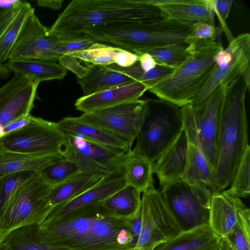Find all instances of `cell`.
<instances>
[{"label": "cell", "instance_id": "23", "mask_svg": "<svg viewBox=\"0 0 250 250\" xmlns=\"http://www.w3.org/2000/svg\"><path fill=\"white\" fill-rule=\"evenodd\" d=\"M111 176L109 173L98 169L85 168L65 181L53 187L48 199L51 211Z\"/></svg>", "mask_w": 250, "mask_h": 250}, {"label": "cell", "instance_id": "11", "mask_svg": "<svg viewBox=\"0 0 250 250\" xmlns=\"http://www.w3.org/2000/svg\"><path fill=\"white\" fill-rule=\"evenodd\" d=\"M147 100L138 99L83 113L87 121L128 140L132 145L145 118Z\"/></svg>", "mask_w": 250, "mask_h": 250}, {"label": "cell", "instance_id": "3", "mask_svg": "<svg viewBox=\"0 0 250 250\" xmlns=\"http://www.w3.org/2000/svg\"><path fill=\"white\" fill-rule=\"evenodd\" d=\"M194 23L166 16L147 21L120 22L86 29L84 34L96 42H107L140 53L170 44L186 42Z\"/></svg>", "mask_w": 250, "mask_h": 250}, {"label": "cell", "instance_id": "42", "mask_svg": "<svg viewBox=\"0 0 250 250\" xmlns=\"http://www.w3.org/2000/svg\"><path fill=\"white\" fill-rule=\"evenodd\" d=\"M95 42L86 35L73 39L62 40L59 46V52L62 56L74 52L85 50L90 48Z\"/></svg>", "mask_w": 250, "mask_h": 250}, {"label": "cell", "instance_id": "47", "mask_svg": "<svg viewBox=\"0 0 250 250\" xmlns=\"http://www.w3.org/2000/svg\"><path fill=\"white\" fill-rule=\"evenodd\" d=\"M63 0H38L37 4L38 6L52 9H60L62 7Z\"/></svg>", "mask_w": 250, "mask_h": 250}, {"label": "cell", "instance_id": "4", "mask_svg": "<svg viewBox=\"0 0 250 250\" xmlns=\"http://www.w3.org/2000/svg\"><path fill=\"white\" fill-rule=\"evenodd\" d=\"M187 59L169 76L148 90L161 100L179 107L191 104L207 83L215 66V58L224 49L220 43L205 41L187 42Z\"/></svg>", "mask_w": 250, "mask_h": 250}, {"label": "cell", "instance_id": "16", "mask_svg": "<svg viewBox=\"0 0 250 250\" xmlns=\"http://www.w3.org/2000/svg\"><path fill=\"white\" fill-rule=\"evenodd\" d=\"M183 125L188 140V152L186 167L182 180L190 185L211 190L213 170L204 153L192 119L185 117Z\"/></svg>", "mask_w": 250, "mask_h": 250}, {"label": "cell", "instance_id": "14", "mask_svg": "<svg viewBox=\"0 0 250 250\" xmlns=\"http://www.w3.org/2000/svg\"><path fill=\"white\" fill-rule=\"evenodd\" d=\"M65 133L68 141L66 156L77 161L84 168L98 169L112 176H122L123 160L126 152L80 136Z\"/></svg>", "mask_w": 250, "mask_h": 250}, {"label": "cell", "instance_id": "26", "mask_svg": "<svg viewBox=\"0 0 250 250\" xmlns=\"http://www.w3.org/2000/svg\"><path fill=\"white\" fill-rule=\"evenodd\" d=\"M221 238L212 231L208 224L181 231L154 250H218Z\"/></svg>", "mask_w": 250, "mask_h": 250}, {"label": "cell", "instance_id": "31", "mask_svg": "<svg viewBox=\"0 0 250 250\" xmlns=\"http://www.w3.org/2000/svg\"><path fill=\"white\" fill-rule=\"evenodd\" d=\"M141 193L134 187L125 184L106 199L102 205L112 216L129 220L137 214L141 208Z\"/></svg>", "mask_w": 250, "mask_h": 250}, {"label": "cell", "instance_id": "8", "mask_svg": "<svg viewBox=\"0 0 250 250\" xmlns=\"http://www.w3.org/2000/svg\"><path fill=\"white\" fill-rule=\"evenodd\" d=\"M181 231L208 224L211 190L190 185L182 179L160 190Z\"/></svg>", "mask_w": 250, "mask_h": 250}, {"label": "cell", "instance_id": "18", "mask_svg": "<svg viewBox=\"0 0 250 250\" xmlns=\"http://www.w3.org/2000/svg\"><path fill=\"white\" fill-rule=\"evenodd\" d=\"M146 90L147 88L145 84L135 81L88 96H83L76 101L75 106L77 110L83 113H88L140 99Z\"/></svg>", "mask_w": 250, "mask_h": 250}, {"label": "cell", "instance_id": "45", "mask_svg": "<svg viewBox=\"0 0 250 250\" xmlns=\"http://www.w3.org/2000/svg\"><path fill=\"white\" fill-rule=\"evenodd\" d=\"M208 1L214 10L215 14L217 15L219 20L222 26V29L223 27V29L226 31V21L229 17L233 0H208Z\"/></svg>", "mask_w": 250, "mask_h": 250}, {"label": "cell", "instance_id": "20", "mask_svg": "<svg viewBox=\"0 0 250 250\" xmlns=\"http://www.w3.org/2000/svg\"><path fill=\"white\" fill-rule=\"evenodd\" d=\"M188 140L185 130L153 164V171L161 187L182 179L185 171Z\"/></svg>", "mask_w": 250, "mask_h": 250}, {"label": "cell", "instance_id": "32", "mask_svg": "<svg viewBox=\"0 0 250 250\" xmlns=\"http://www.w3.org/2000/svg\"><path fill=\"white\" fill-rule=\"evenodd\" d=\"M60 158L27 155L0 149V178L25 170L39 172Z\"/></svg>", "mask_w": 250, "mask_h": 250}, {"label": "cell", "instance_id": "9", "mask_svg": "<svg viewBox=\"0 0 250 250\" xmlns=\"http://www.w3.org/2000/svg\"><path fill=\"white\" fill-rule=\"evenodd\" d=\"M103 202L73 211L55 220L43 221L38 234L51 250H80L91 224L104 208Z\"/></svg>", "mask_w": 250, "mask_h": 250}, {"label": "cell", "instance_id": "33", "mask_svg": "<svg viewBox=\"0 0 250 250\" xmlns=\"http://www.w3.org/2000/svg\"><path fill=\"white\" fill-rule=\"evenodd\" d=\"M39 84L31 82L14 93L3 104L0 108V128L23 115L31 114Z\"/></svg>", "mask_w": 250, "mask_h": 250}, {"label": "cell", "instance_id": "13", "mask_svg": "<svg viewBox=\"0 0 250 250\" xmlns=\"http://www.w3.org/2000/svg\"><path fill=\"white\" fill-rule=\"evenodd\" d=\"M229 84L225 82L220 84L202 108L196 109L192 105L197 135L213 173L217 162L221 117Z\"/></svg>", "mask_w": 250, "mask_h": 250}, {"label": "cell", "instance_id": "49", "mask_svg": "<svg viewBox=\"0 0 250 250\" xmlns=\"http://www.w3.org/2000/svg\"><path fill=\"white\" fill-rule=\"evenodd\" d=\"M11 72L6 63L0 62V79L6 77Z\"/></svg>", "mask_w": 250, "mask_h": 250}, {"label": "cell", "instance_id": "41", "mask_svg": "<svg viewBox=\"0 0 250 250\" xmlns=\"http://www.w3.org/2000/svg\"><path fill=\"white\" fill-rule=\"evenodd\" d=\"M223 31L222 28L216 27L205 22L193 23L190 35L187 41H205L215 42L216 38Z\"/></svg>", "mask_w": 250, "mask_h": 250}, {"label": "cell", "instance_id": "51", "mask_svg": "<svg viewBox=\"0 0 250 250\" xmlns=\"http://www.w3.org/2000/svg\"><path fill=\"white\" fill-rule=\"evenodd\" d=\"M134 250V248H130V249H127L126 250Z\"/></svg>", "mask_w": 250, "mask_h": 250}, {"label": "cell", "instance_id": "6", "mask_svg": "<svg viewBox=\"0 0 250 250\" xmlns=\"http://www.w3.org/2000/svg\"><path fill=\"white\" fill-rule=\"evenodd\" d=\"M147 102L135 147L154 163L178 137L184 125L181 108L162 100Z\"/></svg>", "mask_w": 250, "mask_h": 250}, {"label": "cell", "instance_id": "39", "mask_svg": "<svg viewBox=\"0 0 250 250\" xmlns=\"http://www.w3.org/2000/svg\"><path fill=\"white\" fill-rule=\"evenodd\" d=\"M235 250H250V209L246 206L239 212L236 223L227 238Z\"/></svg>", "mask_w": 250, "mask_h": 250}, {"label": "cell", "instance_id": "5", "mask_svg": "<svg viewBox=\"0 0 250 250\" xmlns=\"http://www.w3.org/2000/svg\"><path fill=\"white\" fill-rule=\"evenodd\" d=\"M53 188L39 172L23 183L12 195L0 217V240L17 228L41 225L51 211L48 199Z\"/></svg>", "mask_w": 250, "mask_h": 250}, {"label": "cell", "instance_id": "43", "mask_svg": "<svg viewBox=\"0 0 250 250\" xmlns=\"http://www.w3.org/2000/svg\"><path fill=\"white\" fill-rule=\"evenodd\" d=\"M31 82L19 74H15L0 87V108L14 93Z\"/></svg>", "mask_w": 250, "mask_h": 250}, {"label": "cell", "instance_id": "28", "mask_svg": "<svg viewBox=\"0 0 250 250\" xmlns=\"http://www.w3.org/2000/svg\"><path fill=\"white\" fill-rule=\"evenodd\" d=\"M153 164L135 147L125 153L122 166V176L125 184L134 187L142 193L154 186Z\"/></svg>", "mask_w": 250, "mask_h": 250}, {"label": "cell", "instance_id": "21", "mask_svg": "<svg viewBox=\"0 0 250 250\" xmlns=\"http://www.w3.org/2000/svg\"><path fill=\"white\" fill-rule=\"evenodd\" d=\"M35 9L25 0H18L8 9H0V62L8 60L11 50L26 20Z\"/></svg>", "mask_w": 250, "mask_h": 250}, {"label": "cell", "instance_id": "44", "mask_svg": "<svg viewBox=\"0 0 250 250\" xmlns=\"http://www.w3.org/2000/svg\"><path fill=\"white\" fill-rule=\"evenodd\" d=\"M59 64L74 73L78 79L83 78L88 72V67L81 64L78 59L69 54L61 56L58 60Z\"/></svg>", "mask_w": 250, "mask_h": 250}, {"label": "cell", "instance_id": "7", "mask_svg": "<svg viewBox=\"0 0 250 250\" xmlns=\"http://www.w3.org/2000/svg\"><path fill=\"white\" fill-rule=\"evenodd\" d=\"M0 149L33 155L66 157V134L58 122L32 117L23 127L0 138Z\"/></svg>", "mask_w": 250, "mask_h": 250}, {"label": "cell", "instance_id": "12", "mask_svg": "<svg viewBox=\"0 0 250 250\" xmlns=\"http://www.w3.org/2000/svg\"><path fill=\"white\" fill-rule=\"evenodd\" d=\"M62 40L49 33L33 12L26 20L11 50L8 60L36 59L56 61L61 57Z\"/></svg>", "mask_w": 250, "mask_h": 250}, {"label": "cell", "instance_id": "1", "mask_svg": "<svg viewBox=\"0 0 250 250\" xmlns=\"http://www.w3.org/2000/svg\"><path fill=\"white\" fill-rule=\"evenodd\" d=\"M167 16L149 0H74L49 28L62 40L85 35L86 29L101 25L147 22Z\"/></svg>", "mask_w": 250, "mask_h": 250}, {"label": "cell", "instance_id": "48", "mask_svg": "<svg viewBox=\"0 0 250 250\" xmlns=\"http://www.w3.org/2000/svg\"><path fill=\"white\" fill-rule=\"evenodd\" d=\"M218 250H235L227 238L221 237L219 244Z\"/></svg>", "mask_w": 250, "mask_h": 250}, {"label": "cell", "instance_id": "25", "mask_svg": "<svg viewBox=\"0 0 250 250\" xmlns=\"http://www.w3.org/2000/svg\"><path fill=\"white\" fill-rule=\"evenodd\" d=\"M149 0L172 19L187 22H205L215 25V13L208 0Z\"/></svg>", "mask_w": 250, "mask_h": 250}, {"label": "cell", "instance_id": "24", "mask_svg": "<svg viewBox=\"0 0 250 250\" xmlns=\"http://www.w3.org/2000/svg\"><path fill=\"white\" fill-rule=\"evenodd\" d=\"M125 185L122 176L108 177L76 198L53 209L44 221L55 220L73 211L102 203Z\"/></svg>", "mask_w": 250, "mask_h": 250}, {"label": "cell", "instance_id": "37", "mask_svg": "<svg viewBox=\"0 0 250 250\" xmlns=\"http://www.w3.org/2000/svg\"><path fill=\"white\" fill-rule=\"evenodd\" d=\"M142 53L150 54L157 64L176 68L188 57L190 47L186 42H181L146 50L140 53Z\"/></svg>", "mask_w": 250, "mask_h": 250}, {"label": "cell", "instance_id": "15", "mask_svg": "<svg viewBox=\"0 0 250 250\" xmlns=\"http://www.w3.org/2000/svg\"><path fill=\"white\" fill-rule=\"evenodd\" d=\"M232 41L234 50L230 62L225 67L215 66L207 83L190 104L195 108L204 106L220 84L225 82L230 83L250 67V34L241 33Z\"/></svg>", "mask_w": 250, "mask_h": 250}, {"label": "cell", "instance_id": "19", "mask_svg": "<svg viewBox=\"0 0 250 250\" xmlns=\"http://www.w3.org/2000/svg\"><path fill=\"white\" fill-rule=\"evenodd\" d=\"M246 207L241 198L226 190L213 193L208 224L220 237L227 238L234 228L240 211Z\"/></svg>", "mask_w": 250, "mask_h": 250}, {"label": "cell", "instance_id": "38", "mask_svg": "<svg viewBox=\"0 0 250 250\" xmlns=\"http://www.w3.org/2000/svg\"><path fill=\"white\" fill-rule=\"evenodd\" d=\"M227 190L240 198H247L250 195V147L245 152Z\"/></svg>", "mask_w": 250, "mask_h": 250}, {"label": "cell", "instance_id": "35", "mask_svg": "<svg viewBox=\"0 0 250 250\" xmlns=\"http://www.w3.org/2000/svg\"><path fill=\"white\" fill-rule=\"evenodd\" d=\"M85 169L77 161L69 157L60 158L42 168L39 173L49 185L54 187Z\"/></svg>", "mask_w": 250, "mask_h": 250}, {"label": "cell", "instance_id": "34", "mask_svg": "<svg viewBox=\"0 0 250 250\" xmlns=\"http://www.w3.org/2000/svg\"><path fill=\"white\" fill-rule=\"evenodd\" d=\"M39 225H29L17 228L0 240L10 250H51L39 237Z\"/></svg>", "mask_w": 250, "mask_h": 250}, {"label": "cell", "instance_id": "40", "mask_svg": "<svg viewBox=\"0 0 250 250\" xmlns=\"http://www.w3.org/2000/svg\"><path fill=\"white\" fill-rule=\"evenodd\" d=\"M38 172L25 170L0 178V217L16 190Z\"/></svg>", "mask_w": 250, "mask_h": 250}, {"label": "cell", "instance_id": "2", "mask_svg": "<svg viewBox=\"0 0 250 250\" xmlns=\"http://www.w3.org/2000/svg\"><path fill=\"white\" fill-rule=\"evenodd\" d=\"M248 89L242 75L229 85L218 135V157L211 182L213 193L224 190L232 179L247 149L248 123L245 105Z\"/></svg>", "mask_w": 250, "mask_h": 250}, {"label": "cell", "instance_id": "30", "mask_svg": "<svg viewBox=\"0 0 250 250\" xmlns=\"http://www.w3.org/2000/svg\"><path fill=\"white\" fill-rule=\"evenodd\" d=\"M69 54L92 64L108 65L115 64L122 67H127L134 64L139 59L137 53L98 42H96L88 49Z\"/></svg>", "mask_w": 250, "mask_h": 250}, {"label": "cell", "instance_id": "46", "mask_svg": "<svg viewBox=\"0 0 250 250\" xmlns=\"http://www.w3.org/2000/svg\"><path fill=\"white\" fill-rule=\"evenodd\" d=\"M138 55V62L141 68L145 72L154 68L157 63L154 59L147 53H137Z\"/></svg>", "mask_w": 250, "mask_h": 250}, {"label": "cell", "instance_id": "22", "mask_svg": "<svg viewBox=\"0 0 250 250\" xmlns=\"http://www.w3.org/2000/svg\"><path fill=\"white\" fill-rule=\"evenodd\" d=\"M66 133L80 136L95 142L127 152L132 144L127 139L102 126L91 123L82 115L65 117L58 122Z\"/></svg>", "mask_w": 250, "mask_h": 250}, {"label": "cell", "instance_id": "36", "mask_svg": "<svg viewBox=\"0 0 250 250\" xmlns=\"http://www.w3.org/2000/svg\"><path fill=\"white\" fill-rule=\"evenodd\" d=\"M115 69L125 74L135 81L145 84L147 90L172 74L176 68L164 65H157L152 69L145 72L137 61L134 64L122 67L115 64H111Z\"/></svg>", "mask_w": 250, "mask_h": 250}, {"label": "cell", "instance_id": "10", "mask_svg": "<svg viewBox=\"0 0 250 250\" xmlns=\"http://www.w3.org/2000/svg\"><path fill=\"white\" fill-rule=\"evenodd\" d=\"M140 235L133 250H154L181 229L159 189L154 186L142 193Z\"/></svg>", "mask_w": 250, "mask_h": 250}, {"label": "cell", "instance_id": "50", "mask_svg": "<svg viewBox=\"0 0 250 250\" xmlns=\"http://www.w3.org/2000/svg\"><path fill=\"white\" fill-rule=\"evenodd\" d=\"M0 250H10L0 240Z\"/></svg>", "mask_w": 250, "mask_h": 250}, {"label": "cell", "instance_id": "27", "mask_svg": "<svg viewBox=\"0 0 250 250\" xmlns=\"http://www.w3.org/2000/svg\"><path fill=\"white\" fill-rule=\"evenodd\" d=\"M88 72L81 79L77 78L83 96H88L112 87L125 85L135 81L110 65L90 64Z\"/></svg>", "mask_w": 250, "mask_h": 250}, {"label": "cell", "instance_id": "29", "mask_svg": "<svg viewBox=\"0 0 250 250\" xmlns=\"http://www.w3.org/2000/svg\"><path fill=\"white\" fill-rule=\"evenodd\" d=\"M12 72L29 81L40 83L51 80H62L67 70L56 61L36 59L8 60L6 63Z\"/></svg>", "mask_w": 250, "mask_h": 250}, {"label": "cell", "instance_id": "17", "mask_svg": "<svg viewBox=\"0 0 250 250\" xmlns=\"http://www.w3.org/2000/svg\"><path fill=\"white\" fill-rule=\"evenodd\" d=\"M125 228L129 229V220L112 216L104 208L93 221L80 250H127L120 246L117 241L118 233Z\"/></svg>", "mask_w": 250, "mask_h": 250}]
</instances>
